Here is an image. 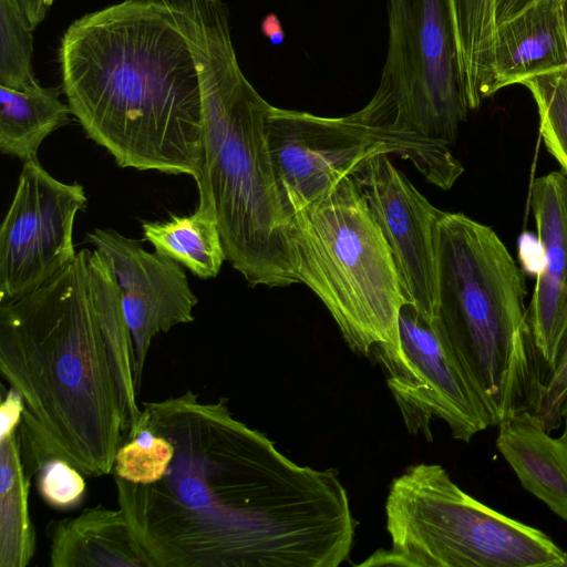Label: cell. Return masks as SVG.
Returning <instances> with one entry per match:
<instances>
[{
    "label": "cell",
    "mask_w": 567,
    "mask_h": 567,
    "mask_svg": "<svg viewBox=\"0 0 567 567\" xmlns=\"http://www.w3.org/2000/svg\"><path fill=\"white\" fill-rule=\"evenodd\" d=\"M561 10H563L564 25H565V32H566V39H567V0H561Z\"/></svg>",
    "instance_id": "30"
},
{
    "label": "cell",
    "mask_w": 567,
    "mask_h": 567,
    "mask_svg": "<svg viewBox=\"0 0 567 567\" xmlns=\"http://www.w3.org/2000/svg\"><path fill=\"white\" fill-rule=\"evenodd\" d=\"M186 35L203 100V164L198 206L214 215L226 260L251 286L298 284L289 219L269 150L271 107L244 75L220 0H165Z\"/></svg>",
    "instance_id": "4"
},
{
    "label": "cell",
    "mask_w": 567,
    "mask_h": 567,
    "mask_svg": "<svg viewBox=\"0 0 567 567\" xmlns=\"http://www.w3.org/2000/svg\"><path fill=\"white\" fill-rule=\"evenodd\" d=\"M86 205L82 185L54 178L38 157L23 162L0 227V305L32 292L73 261L74 220Z\"/></svg>",
    "instance_id": "11"
},
{
    "label": "cell",
    "mask_w": 567,
    "mask_h": 567,
    "mask_svg": "<svg viewBox=\"0 0 567 567\" xmlns=\"http://www.w3.org/2000/svg\"><path fill=\"white\" fill-rule=\"evenodd\" d=\"M351 176L390 247L406 302L431 321L436 302L435 227L444 210L385 154L367 159Z\"/></svg>",
    "instance_id": "12"
},
{
    "label": "cell",
    "mask_w": 567,
    "mask_h": 567,
    "mask_svg": "<svg viewBox=\"0 0 567 567\" xmlns=\"http://www.w3.org/2000/svg\"><path fill=\"white\" fill-rule=\"evenodd\" d=\"M18 439L24 472L29 478L35 477L43 502L56 509L78 507L86 494L84 475L52 449L39 426L24 414Z\"/></svg>",
    "instance_id": "22"
},
{
    "label": "cell",
    "mask_w": 567,
    "mask_h": 567,
    "mask_svg": "<svg viewBox=\"0 0 567 567\" xmlns=\"http://www.w3.org/2000/svg\"><path fill=\"white\" fill-rule=\"evenodd\" d=\"M18 0H0V85L23 90L37 85L33 32Z\"/></svg>",
    "instance_id": "23"
},
{
    "label": "cell",
    "mask_w": 567,
    "mask_h": 567,
    "mask_svg": "<svg viewBox=\"0 0 567 567\" xmlns=\"http://www.w3.org/2000/svg\"><path fill=\"white\" fill-rule=\"evenodd\" d=\"M142 405V441L114 483L153 567L348 559L358 522L337 471L292 462L235 419L225 398L202 402L187 390Z\"/></svg>",
    "instance_id": "1"
},
{
    "label": "cell",
    "mask_w": 567,
    "mask_h": 567,
    "mask_svg": "<svg viewBox=\"0 0 567 567\" xmlns=\"http://www.w3.org/2000/svg\"><path fill=\"white\" fill-rule=\"evenodd\" d=\"M400 353H375L388 386L412 435L432 441L433 419L444 421L452 437L468 443L492 426L486 409L462 368L427 320L412 303L399 315Z\"/></svg>",
    "instance_id": "10"
},
{
    "label": "cell",
    "mask_w": 567,
    "mask_h": 567,
    "mask_svg": "<svg viewBox=\"0 0 567 567\" xmlns=\"http://www.w3.org/2000/svg\"><path fill=\"white\" fill-rule=\"evenodd\" d=\"M496 426V447L522 486L567 520V439L551 437L528 409L507 415Z\"/></svg>",
    "instance_id": "17"
},
{
    "label": "cell",
    "mask_w": 567,
    "mask_h": 567,
    "mask_svg": "<svg viewBox=\"0 0 567 567\" xmlns=\"http://www.w3.org/2000/svg\"><path fill=\"white\" fill-rule=\"evenodd\" d=\"M522 84L536 102L545 146L567 176V70L535 75Z\"/></svg>",
    "instance_id": "24"
},
{
    "label": "cell",
    "mask_w": 567,
    "mask_h": 567,
    "mask_svg": "<svg viewBox=\"0 0 567 567\" xmlns=\"http://www.w3.org/2000/svg\"><path fill=\"white\" fill-rule=\"evenodd\" d=\"M56 87L38 83L13 90L0 85V151L22 162L38 157L42 142L72 115Z\"/></svg>",
    "instance_id": "19"
},
{
    "label": "cell",
    "mask_w": 567,
    "mask_h": 567,
    "mask_svg": "<svg viewBox=\"0 0 567 567\" xmlns=\"http://www.w3.org/2000/svg\"><path fill=\"white\" fill-rule=\"evenodd\" d=\"M275 175L288 219L379 154L409 161L447 190L464 172L450 144L412 133L271 105L266 120Z\"/></svg>",
    "instance_id": "9"
},
{
    "label": "cell",
    "mask_w": 567,
    "mask_h": 567,
    "mask_svg": "<svg viewBox=\"0 0 567 567\" xmlns=\"http://www.w3.org/2000/svg\"><path fill=\"white\" fill-rule=\"evenodd\" d=\"M495 92L540 74L567 70L561 0H538L495 30Z\"/></svg>",
    "instance_id": "15"
},
{
    "label": "cell",
    "mask_w": 567,
    "mask_h": 567,
    "mask_svg": "<svg viewBox=\"0 0 567 567\" xmlns=\"http://www.w3.org/2000/svg\"><path fill=\"white\" fill-rule=\"evenodd\" d=\"M463 91L470 110L493 95L494 0H447Z\"/></svg>",
    "instance_id": "20"
},
{
    "label": "cell",
    "mask_w": 567,
    "mask_h": 567,
    "mask_svg": "<svg viewBox=\"0 0 567 567\" xmlns=\"http://www.w3.org/2000/svg\"><path fill=\"white\" fill-rule=\"evenodd\" d=\"M538 0H494V20L496 28L514 18Z\"/></svg>",
    "instance_id": "26"
},
{
    "label": "cell",
    "mask_w": 567,
    "mask_h": 567,
    "mask_svg": "<svg viewBox=\"0 0 567 567\" xmlns=\"http://www.w3.org/2000/svg\"><path fill=\"white\" fill-rule=\"evenodd\" d=\"M24 403L10 386L0 406V567H25L35 553L18 427Z\"/></svg>",
    "instance_id": "18"
},
{
    "label": "cell",
    "mask_w": 567,
    "mask_h": 567,
    "mask_svg": "<svg viewBox=\"0 0 567 567\" xmlns=\"http://www.w3.org/2000/svg\"><path fill=\"white\" fill-rule=\"evenodd\" d=\"M560 417H561V423L564 425L561 435L567 439V395L565 396L563 404H561Z\"/></svg>",
    "instance_id": "29"
},
{
    "label": "cell",
    "mask_w": 567,
    "mask_h": 567,
    "mask_svg": "<svg viewBox=\"0 0 567 567\" xmlns=\"http://www.w3.org/2000/svg\"><path fill=\"white\" fill-rule=\"evenodd\" d=\"M85 240L104 255L118 282L138 393L153 339L177 324L192 322L198 299L183 266L172 258L151 252L140 241L112 229L94 228Z\"/></svg>",
    "instance_id": "13"
},
{
    "label": "cell",
    "mask_w": 567,
    "mask_h": 567,
    "mask_svg": "<svg viewBox=\"0 0 567 567\" xmlns=\"http://www.w3.org/2000/svg\"><path fill=\"white\" fill-rule=\"evenodd\" d=\"M59 63L72 115L120 167L199 179V74L164 0H124L76 19Z\"/></svg>",
    "instance_id": "3"
},
{
    "label": "cell",
    "mask_w": 567,
    "mask_h": 567,
    "mask_svg": "<svg viewBox=\"0 0 567 567\" xmlns=\"http://www.w3.org/2000/svg\"><path fill=\"white\" fill-rule=\"evenodd\" d=\"M529 204L543 265L527 308L528 324L548 374L567 336V176L550 172L535 178Z\"/></svg>",
    "instance_id": "14"
},
{
    "label": "cell",
    "mask_w": 567,
    "mask_h": 567,
    "mask_svg": "<svg viewBox=\"0 0 567 567\" xmlns=\"http://www.w3.org/2000/svg\"><path fill=\"white\" fill-rule=\"evenodd\" d=\"M145 240L200 279L216 277L226 260L217 221L198 206L190 215L142 224Z\"/></svg>",
    "instance_id": "21"
},
{
    "label": "cell",
    "mask_w": 567,
    "mask_h": 567,
    "mask_svg": "<svg viewBox=\"0 0 567 567\" xmlns=\"http://www.w3.org/2000/svg\"><path fill=\"white\" fill-rule=\"evenodd\" d=\"M389 550L360 566L564 567L566 551L544 532L475 499L437 464L395 477L385 502Z\"/></svg>",
    "instance_id": "7"
},
{
    "label": "cell",
    "mask_w": 567,
    "mask_h": 567,
    "mask_svg": "<svg viewBox=\"0 0 567 567\" xmlns=\"http://www.w3.org/2000/svg\"><path fill=\"white\" fill-rule=\"evenodd\" d=\"M261 32L275 45L281 44L285 40V32L280 20L274 13H269L264 18L261 22Z\"/></svg>",
    "instance_id": "27"
},
{
    "label": "cell",
    "mask_w": 567,
    "mask_h": 567,
    "mask_svg": "<svg viewBox=\"0 0 567 567\" xmlns=\"http://www.w3.org/2000/svg\"><path fill=\"white\" fill-rule=\"evenodd\" d=\"M566 395L567 336L558 351L553 369L546 375L535 412L548 432L557 430L563 424L560 409Z\"/></svg>",
    "instance_id": "25"
},
{
    "label": "cell",
    "mask_w": 567,
    "mask_h": 567,
    "mask_svg": "<svg viewBox=\"0 0 567 567\" xmlns=\"http://www.w3.org/2000/svg\"><path fill=\"white\" fill-rule=\"evenodd\" d=\"M564 567H567V553H566V556H565V564H564Z\"/></svg>",
    "instance_id": "32"
},
{
    "label": "cell",
    "mask_w": 567,
    "mask_h": 567,
    "mask_svg": "<svg viewBox=\"0 0 567 567\" xmlns=\"http://www.w3.org/2000/svg\"><path fill=\"white\" fill-rule=\"evenodd\" d=\"M288 243L298 284L326 306L350 349L399 354L406 300L390 247L351 175L289 218Z\"/></svg>",
    "instance_id": "6"
},
{
    "label": "cell",
    "mask_w": 567,
    "mask_h": 567,
    "mask_svg": "<svg viewBox=\"0 0 567 567\" xmlns=\"http://www.w3.org/2000/svg\"><path fill=\"white\" fill-rule=\"evenodd\" d=\"M33 29L45 18L49 7L44 0H18Z\"/></svg>",
    "instance_id": "28"
},
{
    "label": "cell",
    "mask_w": 567,
    "mask_h": 567,
    "mask_svg": "<svg viewBox=\"0 0 567 567\" xmlns=\"http://www.w3.org/2000/svg\"><path fill=\"white\" fill-rule=\"evenodd\" d=\"M44 1H45L47 6L50 7L54 0H44Z\"/></svg>",
    "instance_id": "31"
},
{
    "label": "cell",
    "mask_w": 567,
    "mask_h": 567,
    "mask_svg": "<svg viewBox=\"0 0 567 567\" xmlns=\"http://www.w3.org/2000/svg\"><path fill=\"white\" fill-rule=\"evenodd\" d=\"M51 567H153L123 511L97 505L51 520Z\"/></svg>",
    "instance_id": "16"
},
{
    "label": "cell",
    "mask_w": 567,
    "mask_h": 567,
    "mask_svg": "<svg viewBox=\"0 0 567 567\" xmlns=\"http://www.w3.org/2000/svg\"><path fill=\"white\" fill-rule=\"evenodd\" d=\"M388 52L372 99L349 116L452 144L468 114L447 0H388Z\"/></svg>",
    "instance_id": "8"
},
{
    "label": "cell",
    "mask_w": 567,
    "mask_h": 567,
    "mask_svg": "<svg viewBox=\"0 0 567 567\" xmlns=\"http://www.w3.org/2000/svg\"><path fill=\"white\" fill-rule=\"evenodd\" d=\"M0 371L50 445L84 476L113 472L136 426L134 350L106 258L81 249L43 286L0 305Z\"/></svg>",
    "instance_id": "2"
},
{
    "label": "cell",
    "mask_w": 567,
    "mask_h": 567,
    "mask_svg": "<svg viewBox=\"0 0 567 567\" xmlns=\"http://www.w3.org/2000/svg\"><path fill=\"white\" fill-rule=\"evenodd\" d=\"M431 323L483 402L492 426L536 412L545 379L529 324L524 271L488 226L444 212L435 227Z\"/></svg>",
    "instance_id": "5"
}]
</instances>
